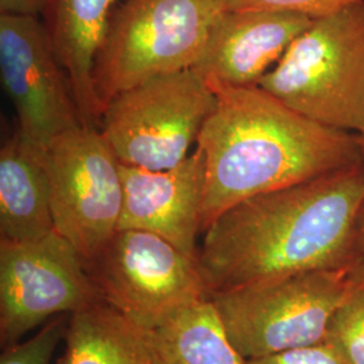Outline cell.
Listing matches in <instances>:
<instances>
[{"instance_id":"cell-1","label":"cell","mask_w":364,"mask_h":364,"mask_svg":"<svg viewBox=\"0 0 364 364\" xmlns=\"http://www.w3.org/2000/svg\"><path fill=\"white\" fill-rule=\"evenodd\" d=\"M364 162L247 198L209 225L198 264L210 294L312 270H347L362 258L355 219Z\"/></svg>"},{"instance_id":"cell-2","label":"cell","mask_w":364,"mask_h":364,"mask_svg":"<svg viewBox=\"0 0 364 364\" xmlns=\"http://www.w3.org/2000/svg\"><path fill=\"white\" fill-rule=\"evenodd\" d=\"M208 84L216 105L196 144L205 161L201 235L247 198L364 162L355 134L302 117L259 85Z\"/></svg>"},{"instance_id":"cell-3","label":"cell","mask_w":364,"mask_h":364,"mask_svg":"<svg viewBox=\"0 0 364 364\" xmlns=\"http://www.w3.org/2000/svg\"><path fill=\"white\" fill-rule=\"evenodd\" d=\"M262 90L329 129H364V1L314 19L262 78Z\"/></svg>"},{"instance_id":"cell-4","label":"cell","mask_w":364,"mask_h":364,"mask_svg":"<svg viewBox=\"0 0 364 364\" xmlns=\"http://www.w3.org/2000/svg\"><path fill=\"white\" fill-rule=\"evenodd\" d=\"M225 0H123L111 18L93 68L107 108L150 78L195 68Z\"/></svg>"},{"instance_id":"cell-5","label":"cell","mask_w":364,"mask_h":364,"mask_svg":"<svg viewBox=\"0 0 364 364\" xmlns=\"http://www.w3.org/2000/svg\"><path fill=\"white\" fill-rule=\"evenodd\" d=\"M352 269L291 274L210 299L235 348L247 360L324 343Z\"/></svg>"},{"instance_id":"cell-6","label":"cell","mask_w":364,"mask_h":364,"mask_svg":"<svg viewBox=\"0 0 364 364\" xmlns=\"http://www.w3.org/2000/svg\"><path fill=\"white\" fill-rule=\"evenodd\" d=\"M87 264L103 302L150 332L212 297L198 260L149 231L117 230Z\"/></svg>"},{"instance_id":"cell-7","label":"cell","mask_w":364,"mask_h":364,"mask_svg":"<svg viewBox=\"0 0 364 364\" xmlns=\"http://www.w3.org/2000/svg\"><path fill=\"white\" fill-rule=\"evenodd\" d=\"M216 95L196 69L150 78L107 105L100 130L117 161L142 169H171L197 144Z\"/></svg>"},{"instance_id":"cell-8","label":"cell","mask_w":364,"mask_h":364,"mask_svg":"<svg viewBox=\"0 0 364 364\" xmlns=\"http://www.w3.org/2000/svg\"><path fill=\"white\" fill-rule=\"evenodd\" d=\"M54 230L87 262L119 230L123 208L120 162L99 127L80 124L43 151Z\"/></svg>"},{"instance_id":"cell-9","label":"cell","mask_w":364,"mask_h":364,"mask_svg":"<svg viewBox=\"0 0 364 364\" xmlns=\"http://www.w3.org/2000/svg\"><path fill=\"white\" fill-rule=\"evenodd\" d=\"M103 302L87 260L55 230L31 242L0 239V341L10 346L54 317Z\"/></svg>"},{"instance_id":"cell-10","label":"cell","mask_w":364,"mask_h":364,"mask_svg":"<svg viewBox=\"0 0 364 364\" xmlns=\"http://www.w3.org/2000/svg\"><path fill=\"white\" fill-rule=\"evenodd\" d=\"M0 78L15 109L16 129L41 151L81 124L42 18L0 14Z\"/></svg>"},{"instance_id":"cell-11","label":"cell","mask_w":364,"mask_h":364,"mask_svg":"<svg viewBox=\"0 0 364 364\" xmlns=\"http://www.w3.org/2000/svg\"><path fill=\"white\" fill-rule=\"evenodd\" d=\"M123 208L119 230L159 235L186 255L198 257L205 161L195 151L180 165L150 170L120 164Z\"/></svg>"},{"instance_id":"cell-12","label":"cell","mask_w":364,"mask_h":364,"mask_svg":"<svg viewBox=\"0 0 364 364\" xmlns=\"http://www.w3.org/2000/svg\"><path fill=\"white\" fill-rule=\"evenodd\" d=\"M313 21L287 11L227 10L193 69L208 82L257 87Z\"/></svg>"},{"instance_id":"cell-13","label":"cell","mask_w":364,"mask_h":364,"mask_svg":"<svg viewBox=\"0 0 364 364\" xmlns=\"http://www.w3.org/2000/svg\"><path fill=\"white\" fill-rule=\"evenodd\" d=\"M120 1L46 0L41 16L84 126L100 129L105 108L95 90L93 68Z\"/></svg>"},{"instance_id":"cell-14","label":"cell","mask_w":364,"mask_h":364,"mask_svg":"<svg viewBox=\"0 0 364 364\" xmlns=\"http://www.w3.org/2000/svg\"><path fill=\"white\" fill-rule=\"evenodd\" d=\"M53 231L43 151L15 129L0 147V239L31 242Z\"/></svg>"},{"instance_id":"cell-15","label":"cell","mask_w":364,"mask_h":364,"mask_svg":"<svg viewBox=\"0 0 364 364\" xmlns=\"http://www.w3.org/2000/svg\"><path fill=\"white\" fill-rule=\"evenodd\" d=\"M57 364H162L153 333L105 302L69 316Z\"/></svg>"},{"instance_id":"cell-16","label":"cell","mask_w":364,"mask_h":364,"mask_svg":"<svg viewBox=\"0 0 364 364\" xmlns=\"http://www.w3.org/2000/svg\"><path fill=\"white\" fill-rule=\"evenodd\" d=\"M151 333L162 364H246L212 299L186 309Z\"/></svg>"},{"instance_id":"cell-17","label":"cell","mask_w":364,"mask_h":364,"mask_svg":"<svg viewBox=\"0 0 364 364\" xmlns=\"http://www.w3.org/2000/svg\"><path fill=\"white\" fill-rule=\"evenodd\" d=\"M347 364H364V259L351 272L347 294L329 320L326 340Z\"/></svg>"},{"instance_id":"cell-18","label":"cell","mask_w":364,"mask_h":364,"mask_svg":"<svg viewBox=\"0 0 364 364\" xmlns=\"http://www.w3.org/2000/svg\"><path fill=\"white\" fill-rule=\"evenodd\" d=\"M69 314L54 317L23 343L6 346L0 364H50L58 344L65 338Z\"/></svg>"},{"instance_id":"cell-19","label":"cell","mask_w":364,"mask_h":364,"mask_svg":"<svg viewBox=\"0 0 364 364\" xmlns=\"http://www.w3.org/2000/svg\"><path fill=\"white\" fill-rule=\"evenodd\" d=\"M364 0H225L227 10H272L320 19Z\"/></svg>"},{"instance_id":"cell-20","label":"cell","mask_w":364,"mask_h":364,"mask_svg":"<svg viewBox=\"0 0 364 364\" xmlns=\"http://www.w3.org/2000/svg\"><path fill=\"white\" fill-rule=\"evenodd\" d=\"M246 364H347L326 343L247 359Z\"/></svg>"},{"instance_id":"cell-21","label":"cell","mask_w":364,"mask_h":364,"mask_svg":"<svg viewBox=\"0 0 364 364\" xmlns=\"http://www.w3.org/2000/svg\"><path fill=\"white\" fill-rule=\"evenodd\" d=\"M46 0H0V14L42 16Z\"/></svg>"},{"instance_id":"cell-22","label":"cell","mask_w":364,"mask_h":364,"mask_svg":"<svg viewBox=\"0 0 364 364\" xmlns=\"http://www.w3.org/2000/svg\"><path fill=\"white\" fill-rule=\"evenodd\" d=\"M355 245L359 257L364 259V197L355 219Z\"/></svg>"},{"instance_id":"cell-23","label":"cell","mask_w":364,"mask_h":364,"mask_svg":"<svg viewBox=\"0 0 364 364\" xmlns=\"http://www.w3.org/2000/svg\"><path fill=\"white\" fill-rule=\"evenodd\" d=\"M355 136H356V141H358V144H359L360 153H362V156L364 158V129L359 134H355Z\"/></svg>"}]
</instances>
